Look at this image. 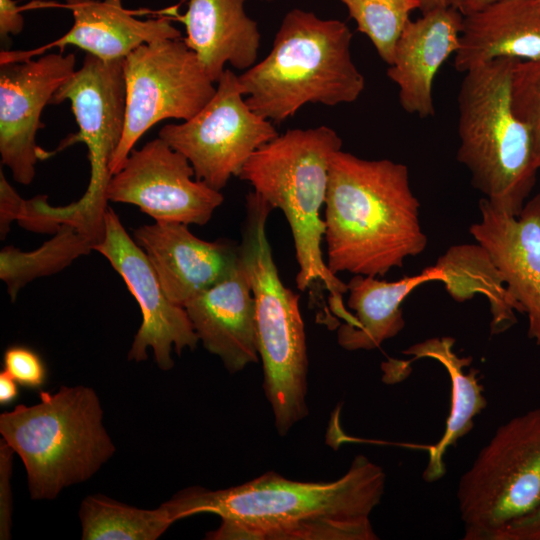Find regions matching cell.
I'll return each mask as SVG.
<instances>
[{
    "label": "cell",
    "instance_id": "22",
    "mask_svg": "<svg viewBox=\"0 0 540 540\" xmlns=\"http://www.w3.org/2000/svg\"><path fill=\"white\" fill-rule=\"evenodd\" d=\"M443 280L444 272L435 265L391 282L374 276L354 275L347 283V306L354 314L351 323L339 325L338 344L348 351L380 347L404 328L401 308L404 299L426 282Z\"/></svg>",
    "mask_w": 540,
    "mask_h": 540
},
{
    "label": "cell",
    "instance_id": "8",
    "mask_svg": "<svg viewBox=\"0 0 540 540\" xmlns=\"http://www.w3.org/2000/svg\"><path fill=\"white\" fill-rule=\"evenodd\" d=\"M71 102L79 127L57 151L82 142L88 148L90 180L83 196L66 206L46 204L44 215L51 228L71 225L98 243L105 233L106 191L110 165L121 141L126 114L123 59L104 61L86 53L82 66L54 94L51 104Z\"/></svg>",
    "mask_w": 540,
    "mask_h": 540
},
{
    "label": "cell",
    "instance_id": "17",
    "mask_svg": "<svg viewBox=\"0 0 540 540\" xmlns=\"http://www.w3.org/2000/svg\"><path fill=\"white\" fill-rule=\"evenodd\" d=\"M203 347L232 374L259 360L255 299L241 255L221 281L183 306Z\"/></svg>",
    "mask_w": 540,
    "mask_h": 540
},
{
    "label": "cell",
    "instance_id": "26",
    "mask_svg": "<svg viewBox=\"0 0 540 540\" xmlns=\"http://www.w3.org/2000/svg\"><path fill=\"white\" fill-rule=\"evenodd\" d=\"M79 518L83 540H156L173 524L162 504L143 509L100 494L83 499Z\"/></svg>",
    "mask_w": 540,
    "mask_h": 540
},
{
    "label": "cell",
    "instance_id": "31",
    "mask_svg": "<svg viewBox=\"0 0 540 540\" xmlns=\"http://www.w3.org/2000/svg\"><path fill=\"white\" fill-rule=\"evenodd\" d=\"M489 540H540V504L528 515L494 532Z\"/></svg>",
    "mask_w": 540,
    "mask_h": 540
},
{
    "label": "cell",
    "instance_id": "12",
    "mask_svg": "<svg viewBox=\"0 0 540 540\" xmlns=\"http://www.w3.org/2000/svg\"><path fill=\"white\" fill-rule=\"evenodd\" d=\"M193 177L188 159L158 136L130 152L112 175L106 197L137 206L155 221L205 225L224 196Z\"/></svg>",
    "mask_w": 540,
    "mask_h": 540
},
{
    "label": "cell",
    "instance_id": "21",
    "mask_svg": "<svg viewBox=\"0 0 540 540\" xmlns=\"http://www.w3.org/2000/svg\"><path fill=\"white\" fill-rule=\"evenodd\" d=\"M74 23L61 38L39 48L61 50L73 45L104 61L124 59L142 44L183 38L169 17L138 20L122 6V0H65Z\"/></svg>",
    "mask_w": 540,
    "mask_h": 540
},
{
    "label": "cell",
    "instance_id": "35",
    "mask_svg": "<svg viewBox=\"0 0 540 540\" xmlns=\"http://www.w3.org/2000/svg\"><path fill=\"white\" fill-rule=\"evenodd\" d=\"M497 0H468L460 9L462 14H467L472 11L478 10L492 2Z\"/></svg>",
    "mask_w": 540,
    "mask_h": 540
},
{
    "label": "cell",
    "instance_id": "6",
    "mask_svg": "<svg viewBox=\"0 0 540 540\" xmlns=\"http://www.w3.org/2000/svg\"><path fill=\"white\" fill-rule=\"evenodd\" d=\"M515 61L496 59L464 73L458 93L457 160L492 206L517 217L540 169L531 131L511 106Z\"/></svg>",
    "mask_w": 540,
    "mask_h": 540
},
{
    "label": "cell",
    "instance_id": "15",
    "mask_svg": "<svg viewBox=\"0 0 540 540\" xmlns=\"http://www.w3.org/2000/svg\"><path fill=\"white\" fill-rule=\"evenodd\" d=\"M481 220L469 232L490 256L507 290L528 318L527 336L540 345V191L519 216L479 201Z\"/></svg>",
    "mask_w": 540,
    "mask_h": 540
},
{
    "label": "cell",
    "instance_id": "33",
    "mask_svg": "<svg viewBox=\"0 0 540 540\" xmlns=\"http://www.w3.org/2000/svg\"><path fill=\"white\" fill-rule=\"evenodd\" d=\"M24 26V18L20 8L13 0H0V36L18 35Z\"/></svg>",
    "mask_w": 540,
    "mask_h": 540
},
{
    "label": "cell",
    "instance_id": "27",
    "mask_svg": "<svg viewBox=\"0 0 540 540\" xmlns=\"http://www.w3.org/2000/svg\"><path fill=\"white\" fill-rule=\"evenodd\" d=\"M354 20L357 30L368 37L379 57L388 65L396 44L415 10L418 0H339Z\"/></svg>",
    "mask_w": 540,
    "mask_h": 540
},
{
    "label": "cell",
    "instance_id": "28",
    "mask_svg": "<svg viewBox=\"0 0 540 540\" xmlns=\"http://www.w3.org/2000/svg\"><path fill=\"white\" fill-rule=\"evenodd\" d=\"M510 98L514 114L531 131L536 164L540 169V58L515 61L510 78Z\"/></svg>",
    "mask_w": 540,
    "mask_h": 540
},
{
    "label": "cell",
    "instance_id": "2",
    "mask_svg": "<svg viewBox=\"0 0 540 540\" xmlns=\"http://www.w3.org/2000/svg\"><path fill=\"white\" fill-rule=\"evenodd\" d=\"M324 205L326 264L334 275L384 276L427 246L405 164L339 150Z\"/></svg>",
    "mask_w": 540,
    "mask_h": 540
},
{
    "label": "cell",
    "instance_id": "39",
    "mask_svg": "<svg viewBox=\"0 0 540 540\" xmlns=\"http://www.w3.org/2000/svg\"><path fill=\"white\" fill-rule=\"evenodd\" d=\"M264 1H273V0H264Z\"/></svg>",
    "mask_w": 540,
    "mask_h": 540
},
{
    "label": "cell",
    "instance_id": "30",
    "mask_svg": "<svg viewBox=\"0 0 540 540\" xmlns=\"http://www.w3.org/2000/svg\"><path fill=\"white\" fill-rule=\"evenodd\" d=\"M14 451L3 440L0 441V538L9 539L11 536L12 519V459Z\"/></svg>",
    "mask_w": 540,
    "mask_h": 540
},
{
    "label": "cell",
    "instance_id": "1",
    "mask_svg": "<svg viewBox=\"0 0 540 540\" xmlns=\"http://www.w3.org/2000/svg\"><path fill=\"white\" fill-rule=\"evenodd\" d=\"M383 468L359 454L333 481H297L274 471L233 487L185 488L162 505L173 522L214 514L210 540H377L370 516L384 495Z\"/></svg>",
    "mask_w": 540,
    "mask_h": 540
},
{
    "label": "cell",
    "instance_id": "13",
    "mask_svg": "<svg viewBox=\"0 0 540 540\" xmlns=\"http://www.w3.org/2000/svg\"><path fill=\"white\" fill-rule=\"evenodd\" d=\"M94 251L103 255L122 277L141 310L142 322L128 360H146L150 348L161 370L172 369V350L180 356L184 349L194 350L199 339L185 308L167 297L145 252L110 207L105 213L104 237Z\"/></svg>",
    "mask_w": 540,
    "mask_h": 540
},
{
    "label": "cell",
    "instance_id": "16",
    "mask_svg": "<svg viewBox=\"0 0 540 540\" xmlns=\"http://www.w3.org/2000/svg\"><path fill=\"white\" fill-rule=\"evenodd\" d=\"M133 235L167 297L181 306L225 278L240 259L239 246L202 240L181 222L155 221L136 228Z\"/></svg>",
    "mask_w": 540,
    "mask_h": 540
},
{
    "label": "cell",
    "instance_id": "38",
    "mask_svg": "<svg viewBox=\"0 0 540 540\" xmlns=\"http://www.w3.org/2000/svg\"><path fill=\"white\" fill-rule=\"evenodd\" d=\"M538 11L540 12V0H532Z\"/></svg>",
    "mask_w": 540,
    "mask_h": 540
},
{
    "label": "cell",
    "instance_id": "3",
    "mask_svg": "<svg viewBox=\"0 0 540 540\" xmlns=\"http://www.w3.org/2000/svg\"><path fill=\"white\" fill-rule=\"evenodd\" d=\"M352 38L341 20L299 8L288 11L267 56L238 76L246 103L279 124L308 103L355 102L365 79L352 58Z\"/></svg>",
    "mask_w": 540,
    "mask_h": 540
},
{
    "label": "cell",
    "instance_id": "11",
    "mask_svg": "<svg viewBox=\"0 0 540 540\" xmlns=\"http://www.w3.org/2000/svg\"><path fill=\"white\" fill-rule=\"evenodd\" d=\"M278 134L248 106L238 76L225 69L210 101L190 119L164 125L158 136L188 159L197 180L221 191Z\"/></svg>",
    "mask_w": 540,
    "mask_h": 540
},
{
    "label": "cell",
    "instance_id": "37",
    "mask_svg": "<svg viewBox=\"0 0 540 540\" xmlns=\"http://www.w3.org/2000/svg\"><path fill=\"white\" fill-rule=\"evenodd\" d=\"M468 0H446L448 6H452L458 10L467 2Z\"/></svg>",
    "mask_w": 540,
    "mask_h": 540
},
{
    "label": "cell",
    "instance_id": "25",
    "mask_svg": "<svg viewBox=\"0 0 540 540\" xmlns=\"http://www.w3.org/2000/svg\"><path fill=\"white\" fill-rule=\"evenodd\" d=\"M98 242L71 225H62L53 237L32 251L6 246L0 251V279L12 302L34 279L62 271L75 259L94 251Z\"/></svg>",
    "mask_w": 540,
    "mask_h": 540
},
{
    "label": "cell",
    "instance_id": "23",
    "mask_svg": "<svg viewBox=\"0 0 540 540\" xmlns=\"http://www.w3.org/2000/svg\"><path fill=\"white\" fill-rule=\"evenodd\" d=\"M454 343L455 339L449 336L433 337L403 351L413 356L411 361L421 358L438 361L446 369L451 382V409L443 435L428 448L429 459L422 475L426 482L436 481L444 475L445 452L473 429L474 418L487 406L479 370L471 367L465 372L472 363V357H459L453 351Z\"/></svg>",
    "mask_w": 540,
    "mask_h": 540
},
{
    "label": "cell",
    "instance_id": "29",
    "mask_svg": "<svg viewBox=\"0 0 540 540\" xmlns=\"http://www.w3.org/2000/svg\"><path fill=\"white\" fill-rule=\"evenodd\" d=\"M3 365V370L21 386L37 389L46 382V365L41 356L29 347H8L3 355Z\"/></svg>",
    "mask_w": 540,
    "mask_h": 540
},
{
    "label": "cell",
    "instance_id": "32",
    "mask_svg": "<svg viewBox=\"0 0 540 540\" xmlns=\"http://www.w3.org/2000/svg\"><path fill=\"white\" fill-rule=\"evenodd\" d=\"M25 199L15 191L4 176L3 171H0V237L5 239L10 231L11 222L18 220Z\"/></svg>",
    "mask_w": 540,
    "mask_h": 540
},
{
    "label": "cell",
    "instance_id": "4",
    "mask_svg": "<svg viewBox=\"0 0 540 540\" xmlns=\"http://www.w3.org/2000/svg\"><path fill=\"white\" fill-rule=\"evenodd\" d=\"M342 139L326 125L289 129L257 149L239 175L273 209H280L291 229L299 266L296 285L300 291L320 281L329 292L330 310L350 323L352 313L343 304L347 284L327 267L321 243L332 157L342 149Z\"/></svg>",
    "mask_w": 540,
    "mask_h": 540
},
{
    "label": "cell",
    "instance_id": "9",
    "mask_svg": "<svg viewBox=\"0 0 540 540\" xmlns=\"http://www.w3.org/2000/svg\"><path fill=\"white\" fill-rule=\"evenodd\" d=\"M464 540H489L540 504V407L497 428L457 490Z\"/></svg>",
    "mask_w": 540,
    "mask_h": 540
},
{
    "label": "cell",
    "instance_id": "14",
    "mask_svg": "<svg viewBox=\"0 0 540 540\" xmlns=\"http://www.w3.org/2000/svg\"><path fill=\"white\" fill-rule=\"evenodd\" d=\"M74 54L0 64V155L16 182L29 185L46 152L36 143L40 117L57 90L76 71Z\"/></svg>",
    "mask_w": 540,
    "mask_h": 540
},
{
    "label": "cell",
    "instance_id": "5",
    "mask_svg": "<svg viewBox=\"0 0 540 540\" xmlns=\"http://www.w3.org/2000/svg\"><path fill=\"white\" fill-rule=\"evenodd\" d=\"M0 434L21 458L34 500H52L87 481L116 451L100 399L84 385L41 392L38 403L2 413Z\"/></svg>",
    "mask_w": 540,
    "mask_h": 540
},
{
    "label": "cell",
    "instance_id": "19",
    "mask_svg": "<svg viewBox=\"0 0 540 540\" xmlns=\"http://www.w3.org/2000/svg\"><path fill=\"white\" fill-rule=\"evenodd\" d=\"M181 2L187 5L183 15L178 14L177 6L162 13L184 24L183 41L214 83L220 79L227 63L246 71L257 62L261 34L257 22L246 13V0Z\"/></svg>",
    "mask_w": 540,
    "mask_h": 540
},
{
    "label": "cell",
    "instance_id": "34",
    "mask_svg": "<svg viewBox=\"0 0 540 540\" xmlns=\"http://www.w3.org/2000/svg\"><path fill=\"white\" fill-rule=\"evenodd\" d=\"M18 383L5 370L0 372V404L7 405L14 401L19 393Z\"/></svg>",
    "mask_w": 540,
    "mask_h": 540
},
{
    "label": "cell",
    "instance_id": "36",
    "mask_svg": "<svg viewBox=\"0 0 540 540\" xmlns=\"http://www.w3.org/2000/svg\"><path fill=\"white\" fill-rule=\"evenodd\" d=\"M421 4V12H426L431 9L446 6V0H418Z\"/></svg>",
    "mask_w": 540,
    "mask_h": 540
},
{
    "label": "cell",
    "instance_id": "7",
    "mask_svg": "<svg viewBox=\"0 0 540 540\" xmlns=\"http://www.w3.org/2000/svg\"><path fill=\"white\" fill-rule=\"evenodd\" d=\"M245 206L240 255L255 299L263 388L275 428L284 436L309 413L308 355L300 295L282 283L273 259L265 230L273 208L254 191L248 193Z\"/></svg>",
    "mask_w": 540,
    "mask_h": 540
},
{
    "label": "cell",
    "instance_id": "24",
    "mask_svg": "<svg viewBox=\"0 0 540 540\" xmlns=\"http://www.w3.org/2000/svg\"><path fill=\"white\" fill-rule=\"evenodd\" d=\"M435 266L444 272L446 290L457 302H463L475 293L488 298L492 314V335L508 330L517 322L515 311L523 313L480 244L452 246L438 259Z\"/></svg>",
    "mask_w": 540,
    "mask_h": 540
},
{
    "label": "cell",
    "instance_id": "10",
    "mask_svg": "<svg viewBox=\"0 0 540 540\" xmlns=\"http://www.w3.org/2000/svg\"><path fill=\"white\" fill-rule=\"evenodd\" d=\"M123 72L125 124L110 165L112 175L152 126L165 119H190L216 92L215 83L183 38L140 45L123 59Z\"/></svg>",
    "mask_w": 540,
    "mask_h": 540
},
{
    "label": "cell",
    "instance_id": "18",
    "mask_svg": "<svg viewBox=\"0 0 540 540\" xmlns=\"http://www.w3.org/2000/svg\"><path fill=\"white\" fill-rule=\"evenodd\" d=\"M462 21L460 10L446 5L407 23L387 69L405 112L420 118L435 115L434 79L443 63L459 49Z\"/></svg>",
    "mask_w": 540,
    "mask_h": 540
},
{
    "label": "cell",
    "instance_id": "20",
    "mask_svg": "<svg viewBox=\"0 0 540 540\" xmlns=\"http://www.w3.org/2000/svg\"><path fill=\"white\" fill-rule=\"evenodd\" d=\"M454 67L465 73L487 62L507 58H540V12L532 0H497L463 14Z\"/></svg>",
    "mask_w": 540,
    "mask_h": 540
}]
</instances>
